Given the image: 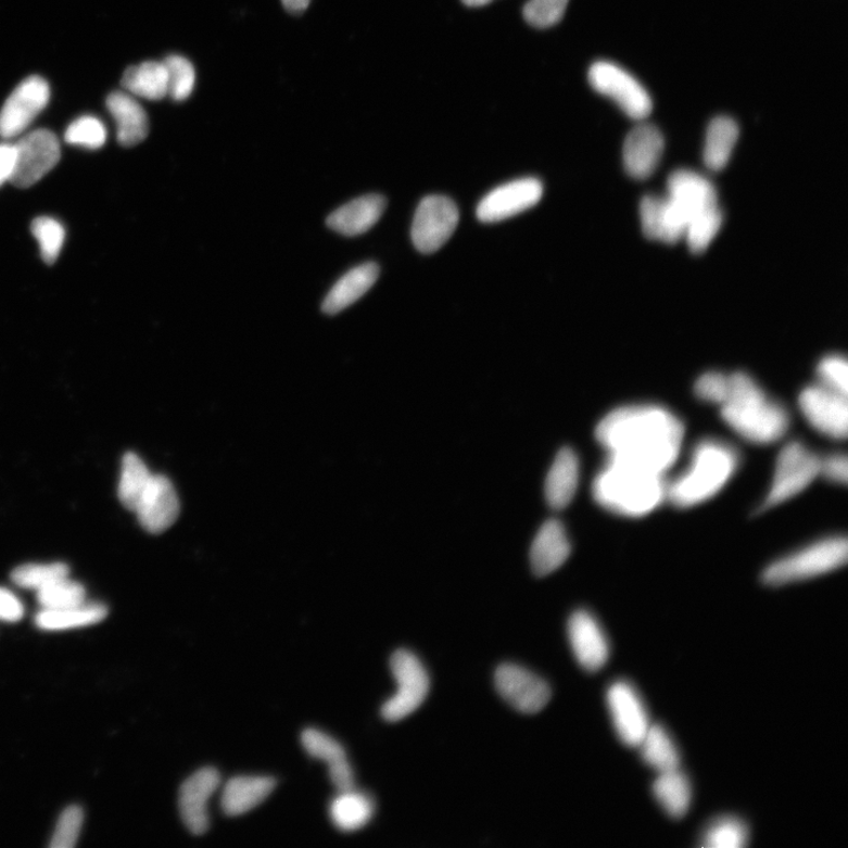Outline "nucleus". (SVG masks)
<instances>
[{
  "label": "nucleus",
  "instance_id": "obj_1",
  "mask_svg": "<svg viewBox=\"0 0 848 848\" xmlns=\"http://www.w3.org/2000/svg\"><path fill=\"white\" fill-rule=\"evenodd\" d=\"M595 434L608 458L665 476L683 447L685 426L670 409L648 403L610 412Z\"/></svg>",
  "mask_w": 848,
  "mask_h": 848
},
{
  "label": "nucleus",
  "instance_id": "obj_2",
  "mask_svg": "<svg viewBox=\"0 0 848 848\" xmlns=\"http://www.w3.org/2000/svg\"><path fill=\"white\" fill-rule=\"evenodd\" d=\"M721 416L736 434L756 444L782 440L789 428V415L780 402L769 397L745 372L730 375L729 394Z\"/></svg>",
  "mask_w": 848,
  "mask_h": 848
},
{
  "label": "nucleus",
  "instance_id": "obj_3",
  "mask_svg": "<svg viewBox=\"0 0 848 848\" xmlns=\"http://www.w3.org/2000/svg\"><path fill=\"white\" fill-rule=\"evenodd\" d=\"M595 502L624 518H644L667 499L665 476L607 458L593 482Z\"/></svg>",
  "mask_w": 848,
  "mask_h": 848
},
{
  "label": "nucleus",
  "instance_id": "obj_4",
  "mask_svg": "<svg viewBox=\"0 0 848 848\" xmlns=\"http://www.w3.org/2000/svg\"><path fill=\"white\" fill-rule=\"evenodd\" d=\"M739 466L741 455L731 444L705 439L692 451L687 468L667 482V499L681 509L699 506L724 490Z\"/></svg>",
  "mask_w": 848,
  "mask_h": 848
},
{
  "label": "nucleus",
  "instance_id": "obj_5",
  "mask_svg": "<svg viewBox=\"0 0 848 848\" xmlns=\"http://www.w3.org/2000/svg\"><path fill=\"white\" fill-rule=\"evenodd\" d=\"M848 558V542L845 536H830L785 555L774 561L762 573L764 585L785 586L787 583L805 581L836 571Z\"/></svg>",
  "mask_w": 848,
  "mask_h": 848
},
{
  "label": "nucleus",
  "instance_id": "obj_6",
  "mask_svg": "<svg viewBox=\"0 0 848 848\" xmlns=\"http://www.w3.org/2000/svg\"><path fill=\"white\" fill-rule=\"evenodd\" d=\"M820 458L801 442H789L776 458L774 476L760 510L796 497L820 476Z\"/></svg>",
  "mask_w": 848,
  "mask_h": 848
},
{
  "label": "nucleus",
  "instance_id": "obj_7",
  "mask_svg": "<svg viewBox=\"0 0 848 848\" xmlns=\"http://www.w3.org/2000/svg\"><path fill=\"white\" fill-rule=\"evenodd\" d=\"M391 670L397 691L387 700L381 714L389 722H396L413 714L426 700L430 689V680L425 666L407 649L394 653Z\"/></svg>",
  "mask_w": 848,
  "mask_h": 848
},
{
  "label": "nucleus",
  "instance_id": "obj_8",
  "mask_svg": "<svg viewBox=\"0 0 848 848\" xmlns=\"http://www.w3.org/2000/svg\"><path fill=\"white\" fill-rule=\"evenodd\" d=\"M588 80L595 91L616 102L632 119L643 121L651 113L653 102L647 90L619 65L596 62L590 68Z\"/></svg>",
  "mask_w": 848,
  "mask_h": 848
},
{
  "label": "nucleus",
  "instance_id": "obj_9",
  "mask_svg": "<svg viewBox=\"0 0 848 848\" xmlns=\"http://www.w3.org/2000/svg\"><path fill=\"white\" fill-rule=\"evenodd\" d=\"M460 220L457 205L448 198L428 197L417 207L412 240L422 254L436 253L452 238Z\"/></svg>",
  "mask_w": 848,
  "mask_h": 848
},
{
  "label": "nucleus",
  "instance_id": "obj_10",
  "mask_svg": "<svg viewBox=\"0 0 848 848\" xmlns=\"http://www.w3.org/2000/svg\"><path fill=\"white\" fill-rule=\"evenodd\" d=\"M15 147L16 165L11 183L22 189L38 183L61 160L59 138L47 129L25 135Z\"/></svg>",
  "mask_w": 848,
  "mask_h": 848
},
{
  "label": "nucleus",
  "instance_id": "obj_11",
  "mask_svg": "<svg viewBox=\"0 0 848 848\" xmlns=\"http://www.w3.org/2000/svg\"><path fill=\"white\" fill-rule=\"evenodd\" d=\"M611 722L620 742L637 747L651 726L646 705L636 688L625 680H617L606 694Z\"/></svg>",
  "mask_w": 848,
  "mask_h": 848
},
{
  "label": "nucleus",
  "instance_id": "obj_12",
  "mask_svg": "<svg viewBox=\"0 0 848 848\" xmlns=\"http://www.w3.org/2000/svg\"><path fill=\"white\" fill-rule=\"evenodd\" d=\"M494 683L502 698L523 714L541 712L552 698V691L546 681L518 665L499 666L495 672Z\"/></svg>",
  "mask_w": 848,
  "mask_h": 848
},
{
  "label": "nucleus",
  "instance_id": "obj_13",
  "mask_svg": "<svg viewBox=\"0 0 848 848\" xmlns=\"http://www.w3.org/2000/svg\"><path fill=\"white\" fill-rule=\"evenodd\" d=\"M799 407L805 419L834 440H844L848 432L847 395L823 384L806 387L799 396Z\"/></svg>",
  "mask_w": 848,
  "mask_h": 848
},
{
  "label": "nucleus",
  "instance_id": "obj_14",
  "mask_svg": "<svg viewBox=\"0 0 848 848\" xmlns=\"http://www.w3.org/2000/svg\"><path fill=\"white\" fill-rule=\"evenodd\" d=\"M49 83L39 76L26 78L0 110V137L10 139L23 134L50 102Z\"/></svg>",
  "mask_w": 848,
  "mask_h": 848
},
{
  "label": "nucleus",
  "instance_id": "obj_15",
  "mask_svg": "<svg viewBox=\"0 0 848 848\" xmlns=\"http://www.w3.org/2000/svg\"><path fill=\"white\" fill-rule=\"evenodd\" d=\"M542 197L544 186L537 178L516 179L486 194L478 205L477 216L483 224H496L535 206Z\"/></svg>",
  "mask_w": 848,
  "mask_h": 848
},
{
  "label": "nucleus",
  "instance_id": "obj_16",
  "mask_svg": "<svg viewBox=\"0 0 848 848\" xmlns=\"http://www.w3.org/2000/svg\"><path fill=\"white\" fill-rule=\"evenodd\" d=\"M569 644L583 670L594 673L608 662L610 646L599 621L587 610H577L568 620Z\"/></svg>",
  "mask_w": 848,
  "mask_h": 848
},
{
  "label": "nucleus",
  "instance_id": "obj_17",
  "mask_svg": "<svg viewBox=\"0 0 848 848\" xmlns=\"http://www.w3.org/2000/svg\"><path fill=\"white\" fill-rule=\"evenodd\" d=\"M179 508L172 481L163 476H152L135 512L147 532L161 534L177 521Z\"/></svg>",
  "mask_w": 848,
  "mask_h": 848
},
{
  "label": "nucleus",
  "instance_id": "obj_18",
  "mask_svg": "<svg viewBox=\"0 0 848 848\" xmlns=\"http://www.w3.org/2000/svg\"><path fill=\"white\" fill-rule=\"evenodd\" d=\"M220 783L219 773L206 768L192 774L179 789V813L187 828L194 836H202L208 828L207 801Z\"/></svg>",
  "mask_w": 848,
  "mask_h": 848
},
{
  "label": "nucleus",
  "instance_id": "obj_19",
  "mask_svg": "<svg viewBox=\"0 0 848 848\" xmlns=\"http://www.w3.org/2000/svg\"><path fill=\"white\" fill-rule=\"evenodd\" d=\"M667 191L666 198L683 216L686 228L695 215L718 204L714 186L705 176L692 170L674 172L667 180Z\"/></svg>",
  "mask_w": 848,
  "mask_h": 848
},
{
  "label": "nucleus",
  "instance_id": "obj_20",
  "mask_svg": "<svg viewBox=\"0 0 848 848\" xmlns=\"http://www.w3.org/2000/svg\"><path fill=\"white\" fill-rule=\"evenodd\" d=\"M665 149L661 131L651 124L635 127L623 144L625 172L635 179H646L656 172Z\"/></svg>",
  "mask_w": 848,
  "mask_h": 848
},
{
  "label": "nucleus",
  "instance_id": "obj_21",
  "mask_svg": "<svg viewBox=\"0 0 848 848\" xmlns=\"http://www.w3.org/2000/svg\"><path fill=\"white\" fill-rule=\"evenodd\" d=\"M301 741L311 757L327 762L330 781L339 792L355 788L354 771L340 743L326 733L313 729L305 730Z\"/></svg>",
  "mask_w": 848,
  "mask_h": 848
},
{
  "label": "nucleus",
  "instance_id": "obj_22",
  "mask_svg": "<svg viewBox=\"0 0 848 848\" xmlns=\"http://www.w3.org/2000/svg\"><path fill=\"white\" fill-rule=\"evenodd\" d=\"M387 202L380 194H366L339 207L327 218L328 227L344 236L366 233L378 224L385 211Z\"/></svg>",
  "mask_w": 848,
  "mask_h": 848
},
{
  "label": "nucleus",
  "instance_id": "obj_23",
  "mask_svg": "<svg viewBox=\"0 0 848 848\" xmlns=\"http://www.w3.org/2000/svg\"><path fill=\"white\" fill-rule=\"evenodd\" d=\"M106 107L117 123L118 143L131 148L142 143L149 135V118L145 110L132 97L124 91L111 92Z\"/></svg>",
  "mask_w": 848,
  "mask_h": 848
},
{
  "label": "nucleus",
  "instance_id": "obj_24",
  "mask_svg": "<svg viewBox=\"0 0 848 848\" xmlns=\"http://www.w3.org/2000/svg\"><path fill=\"white\" fill-rule=\"evenodd\" d=\"M571 554L565 527L550 520L541 527L532 545L531 562L537 577H547L559 569Z\"/></svg>",
  "mask_w": 848,
  "mask_h": 848
},
{
  "label": "nucleus",
  "instance_id": "obj_25",
  "mask_svg": "<svg viewBox=\"0 0 848 848\" xmlns=\"http://www.w3.org/2000/svg\"><path fill=\"white\" fill-rule=\"evenodd\" d=\"M380 268L377 263L360 264L340 278L331 288L322 304L328 315H337L368 293L378 281Z\"/></svg>",
  "mask_w": 848,
  "mask_h": 848
},
{
  "label": "nucleus",
  "instance_id": "obj_26",
  "mask_svg": "<svg viewBox=\"0 0 848 848\" xmlns=\"http://www.w3.org/2000/svg\"><path fill=\"white\" fill-rule=\"evenodd\" d=\"M276 787L270 776L233 777L222 795V810L229 817H239L257 808Z\"/></svg>",
  "mask_w": 848,
  "mask_h": 848
},
{
  "label": "nucleus",
  "instance_id": "obj_27",
  "mask_svg": "<svg viewBox=\"0 0 848 848\" xmlns=\"http://www.w3.org/2000/svg\"><path fill=\"white\" fill-rule=\"evenodd\" d=\"M580 466L577 454L569 448L560 451L548 472L546 498L554 509H564L578 491Z\"/></svg>",
  "mask_w": 848,
  "mask_h": 848
},
{
  "label": "nucleus",
  "instance_id": "obj_28",
  "mask_svg": "<svg viewBox=\"0 0 848 848\" xmlns=\"http://www.w3.org/2000/svg\"><path fill=\"white\" fill-rule=\"evenodd\" d=\"M109 615L102 604L83 603L60 609H41L36 616L37 628L43 631H64L87 628L103 621Z\"/></svg>",
  "mask_w": 848,
  "mask_h": 848
},
{
  "label": "nucleus",
  "instance_id": "obj_29",
  "mask_svg": "<svg viewBox=\"0 0 848 848\" xmlns=\"http://www.w3.org/2000/svg\"><path fill=\"white\" fill-rule=\"evenodd\" d=\"M651 792L667 815L681 819L688 813L693 789L687 775L680 769L658 773Z\"/></svg>",
  "mask_w": 848,
  "mask_h": 848
},
{
  "label": "nucleus",
  "instance_id": "obj_30",
  "mask_svg": "<svg viewBox=\"0 0 848 848\" xmlns=\"http://www.w3.org/2000/svg\"><path fill=\"white\" fill-rule=\"evenodd\" d=\"M122 86L128 93L148 101H161L168 96L169 76L162 62H144L125 69Z\"/></svg>",
  "mask_w": 848,
  "mask_h": 848
},
{
  "label": "nucleus",
  "instance_id": "obj_31",
  "mask_svg": "<svg viewBox=\"0 0 848 848\" xmlns=\"http://www.w3.org/2000/svg\"><path fill=\"white\" fill-rule=\"evenodd\" d=\"M739 138V127L726 116L714 118L706 132L704 162L708 169L720 172L727 165Z\"/></svg>",
  "mask_w": 848,
  "mask_h": 848
},
{
  "label": "nucleus",
  "instance_id": "obj_32",
  "mask_svg": "<svg viewBox=\"0 0 848 848\" xmlns=\"http://www.w3.org/2000/svg\"><path fill=\"white\" fill-rule=\"evenodd\" d=\"M375 812L374 800L357 792H340V795L330 805V819L342 832H355L364 828Z\"/></svg>",
  "mask_w": 848,
  "mask_h": 848
},
{
  "label": "nucleus",
  "instance_id": "obj_33",
  "mask_svg": "<svg viewBox=\"0 0 848 848\" xmlns=\"http://www.w3.org/2000/svg\"><path fill=\"white\" fill-rule=\"evenodd\" d=\"M646 764L657 773L680 769V754L672 736L651 724L637 747Z\"/></svg>",
  "mask_w": 848,
  "mask_h": 848
},
{
  "label": "nucleus",
  "instance_id": "obj_34",
  "mask_svg": "<svg viewBox=\"0 0 848 848\" xmlns=\"http://www.w3.org/2000/svg\"><path fill=\"white\" fill-rule=\"evenodd\" d=\"M151 477L152 474L141 457L135 453H128L124 456L118 497L125 508L135 511Z\"/></svg>",
  "mask_w": 848,
  "mask_h": 848
},
{
  "label": "nucleus",
  "instance_id": "obj_35",
  "mask_svg": "<svg viewBox=\"0 0 848 848\" xmlns=\"http://www.w3.org/2000/svg\"><path fill=\"white\" fill-rule=\"evenodd\" d=\"M749 841L744 820L725 815L714 820L704 831L700 846L705 848H743Z\"/></svg>",
  "mask_w": 848,
  "mask_h": 848
},
{
  "label": "nucleus",
  "instance_id": "obj_36",
  "mask_svg": "<svg viewBox=\"0 0 848 848\" xmlns=\"http://www.w3.org/2000/svg\"><path fill=\"white\" fill-rule=\"evenodd\" d=\"M642 227L646 238L667 244L678 242L667 217L666 199L648 194L641 203Z\"/></svg>",
  "mask_w": 848,
  "mask_h": 848
},
{
  "label": "nucleus",
  "instance_id": "obj_37",
  "mask_svg": "<svg viewBox=\"0 0 848 848\" xmlns=\"http://www.w3.org/2000/svg\"><path fill=\"white\" fill-rule=\"evenodd\" d=\"M722 213L719 205L706 208L695 215L687 225L684 239L694 254H700L710 246L722 226Z\"/></svg>",
  "mask_w": 848,
  "mask_h": 848
},
{
  "label": "nucleus",
  "instance_id": "obj_38",
  "mask_svg": "<svg viewBox=\"0 0 848 848\" xmlns=\"http://www.w3.org/2000/svg\"><path fill=\"white\" fill-rule=\"evenodd\" d=\"M68 574V566L62 562L29 564L17 567L12 572L11 579L18 587L39 591Z\"/></svg>",
  "mask_w": 848,
  "mask_h": 848
},
{
  "label": "nucleus",
  "instance_id": "obj_39",
  "mask_svg": "<svg viewBox=\"0 0 848 848\" xmlns=\"http://www.w3.org/2000/svg\"><path fill=\"white\" fill-rule=\"evenodd\" d=\"M86 588L67 577L37 591V602L45 609H60L86 603Z\"/></svg>",
  "mask_w": 848,
  "mask_h": 848
},
{
  "label": "nucleus",
  "instance_id": "obj_40",
  "mask_svg": "<svg viewBox=\"0 0 848 848\" xmlns=\"http://www.w3.org/2000/svg\"><path fill=\"white\" fill-rule=\"evenodd\" d=\"M31 231L45 262L52 264L58 261L65 242V229L61 222L47 216L38 217L33 222Z\"/></svg>",
  "mask_w": 848,
  "mask_h": 848
},
{
  "label": "nucleus",
  "instance_id": "obj_41",
  "mask_svg": "<svg viewBox=\"0 0 848 848\" xmlns=\"http://www.w3.org/2000/svg\"><path fill=\"white\" fill-rule=\"evenodd\" d=\"M163 63L168 69V96L176 102L188 100L193 91L194 81H197V73H194L191 62L183 55L172 54Z\"/></svg>",
  "mask_w": 848,
  "mask_h": 848
},
{
  "label": "nucleus",
  "instance_id": "obj_42",
  "mask_svg": "<svg viewBox=\"0 0 848 848\" xmlns=\"http://www.w3.org/2000/svg\"><path fill=\"white\" fill-rule=\"evenodd\" d=\"M106 136V128L99 118L83 116L68 125L65 141L72 145L97 150L105 144Z\"/></svg>",
  "mask_w": 848,
  "mask_h": 848
},
{
  "label": "nucleus",
  "instance_id": "obj_43",
  "mask_svg": "<svg viewBox=\"0 0 848 848\" xmlns=\"http://www.w3.org/2000/svg\"><path fill=\"white\" fill-rule=\"evenodd\" d=\"M569 0H530L523 9V17L539 29L558 24L565 15Z\"/></svg>",
  "mask_w": 848,
  "mask_h": 848
},
{
  "label": "nucleus",
  "instance_id": "obj_44",
  "mask_svg": "<svg viewBox=\"0 0 848 848\" xmlns=\"http://www.w3.org/2000/svg\"><path fill=\"white\" fill-rule=\"evenodd\" d=\"M85 812L79 806H69L61 815L52 836L51 848H74L78 841Z\"/></svg>",
  "mask_w": 848,
  "mask_h": 848
},
{
  "label": "nucleus",
  "instance_id": "obj_45",
  "mask_svg": "<svg viewBox=\"0 0 848 848\" xmlns=\"http://www.w3.org/2000/svg\"><path fill=\"white\" fill-rule=\"evenodd\" d=\"M817 374L819 383L841 394H848V364L841 355H828L820 360Z\"/></svg>",
  "mask_w": 848,
  "mask_h": 848
},
{
  "label": "nucleus",
  "instance_id": "obj_46",
  "mask_svg": "<svg viewBox=\"0 0 848 848\" xmlns=\"http://www.w3.org/2000/svg\"><path fill=\"white\" fill-rule=\"evenodd\" d=\"M729 389L730 377L717 371L704 374L697 383H695V394H697L699 398L706 402L716 403V405L719 406L725 401Z\"/></svg>",
  "mask_w": 848,
  "mask_h": 848
},
{
  "label": "nucleus",
  "instance_id": "obj_47",
  "mask_svg": "<svg viewBox=\"0 0 848 848\" xmlns=\"http://www.w3.org/2000/svg\"><path fill=\"white\" fill-rule=\"evenodd\" d=\"M820 476L828 481L846 484L848 479L847 456L837 453L820 458Z\"/></svg>",
  "mask_w": 848,
  "mask_h": 848
},
{
  "label": "nucleus",
  "instance_id": "obj_48",
  "mask_svg": "<svg viewBox=\"0 0 848 848\" xmlns=\"http://www.w3.org/2000/svg\"><path fill=\"white\" fill-rule=\"evenodd\" d=\"M24 617V606L18 597L5 588H0V620L17 622Z\"/></svg>",
  "mask_w": 848,
  "mask_h": 848
},
{
  "label": "nucleus",
  "instance_id": "obj_49",
  "mask_svg": "<svg viewBox=\"0 0 848 848\" xmlns=\"http://www.w3.org/2000/svg\"><path fill=\"white\" fill-rule=\"evenodd\" d=\"M16 165V147L15 144L3 143L0 144V187L5 182H11L13 172H15Z\"/></svg>",
  "mask_w": 848,
  "mask_h": 848
},
{
  "label": "nucleus",
  "instance_id": "obj_50",
  "mask_svg": "<svg viewBox=\"0 0 848 848\" xmlns=\"http://www.w3.org/2000/svg\"><path fill=\"white\" fill-rule=\"evenodd\" d=\"M282 4L289 12L299 15L308 9L311 0H282Z\"/></svg>",
  "mask_w": 848,
  "mask_h": 848
},
{
  "label": "nucleus",
  "instance_id": "obj_51",
  "mask_svg": "<svg viewBox=\"0 0 848 848\" xmlns=\"http://www.w3.org/2000/svg\"><path fill=\"white\" fill-rule=\"evenodd\" d=\"M463 2L472 8L483 7L493 2V0H463Z\"/></svg>",
  "mask_w": 848,
  "mask_h": 848
}]
</instances>
